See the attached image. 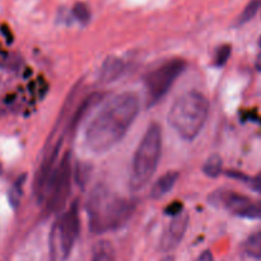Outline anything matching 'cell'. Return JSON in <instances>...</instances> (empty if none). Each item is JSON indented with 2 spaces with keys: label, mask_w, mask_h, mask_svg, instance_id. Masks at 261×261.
Returning <instances> with one entry per match:
<instances>
[{
  "label": "cell",
  "mask_w": 261,
  "mask_h": 261,
  "mask_svg": "<svg viewBox=\"0 0 261 261\" xmlns=\"http://www.w3.org/2000/svg\"><path fill=\"white\" fill-rule=\"evenodd\" d=\"M140 111V99L134 92H122L107 101L86 130L89 150L102 154L114 148L133 125Z\"/></svg>",
  "instance_id": "6da1fadb"
},
{
  "label": "cell",
  "mask_w": 261,
  "mask_h": 261,
  "mask_svg": "<svg viewBox=\"0 0 261 261\" xmlns=\"http://www.w3.org/2000/svg\"><path fill=\"white\" fill-rule=\"evenodd\" d=\"M135 206L137 203L132 199L120 198L105 185H97L86 205L89 229L99 234L121 228L133 216Z\"/></svg>",
  "instance_id": "7a4b0ae2"
},
{
  "label": "cell",
  "mask_w": 261,
  "mask_h": 261,
  "mask_svg": "<svg viewBox=\"0 0 261 261\" xmlns=\"http://www.w3.org/2000/svg\"><path fill=\"white\" fill-rule=\"evenodd\" d=\"M209 101L198 91H189L176 98L168 112V124L185 140H194L205 125Z\"/></svg>",
  "instance_id": "3957f363"
},
{
  "label": "cell",
  "mask_w": 261,
  "mask_h": 261,
  "mask_svg": "<svg viewBox=\"0 0 261 261\" xmlns=\"http://www.w3.org/2000/svg\"><path fill=\"white\" fill-rule=\"evenodd\" d=\"M161 150H162L161 126L157 122H152L140 140L133 158L129 180L130 189L133 191L140 190L152 180L160 162Z\"/></svg>",
  "instance_id": "277c9868"
},
{
  "label": "cell",
  "mask_w": 261,
  "mask_h": 261,
  "mask_svg": "<svg viewBox=\"0 0 261 261\" xmlns=\"http://www.w3.org/2000/svg\"><path fill=\"white\" fill-rule=\"evenodd\" d=\"M81 231L79 223V209L78 201H74L68 212L63 214L58 219L53 227L50 234V255L51 261L61 257V260H66L71 254L74 245Z\"/></svg>",
  "instance_id": "5b68a950"
},
{
  "label": "cell",
  "mask_w": 261,
  "mask_h": 261,
  "mask_svg": "<svg viewBox=\"0 0 261 261\" xmlns=\"http://www.w3.org/2000/svg\"><path fill=\"white\" fill-rule=\"evenodd\" d=\"M185 69L186 61L184 59H171L150 71L145 76L148 106H153L163 98Z\"/></svg>",
  "instance_id": "8992f818"
},
{
  "label": "cell",
  "mask_w": 261,
  "mask_h": 261,
  "mask_svg": "<svg viewBox=\"0 0 261 261\" xmlns=\"http://www.w3.org/2000/svg\"><path fill=\"white\" fill-rule=\"evenodd\" d=\"M71 154L66 152L56 166L47 194V209L51 213L61 211L69 199L71 188Z\"/></svg>",
  "instance_id": "52a82bcc"
},
{
  "label": "cell",
  "mask_w": 261,
  "mask_h": 261,
  "mask_svg": "<svg viewBox=\"0 0 261 261\" xmlns=\"http://www.w3.org/2000/svg\"><path fill=\"white\" fill-rule=\"evenodd\" d=\"M190 217L186 212H182L177 217H173L171 223L166 228L165 233L162 234L160 241V250L162 252H170L175 250L182 241L184 236L188 229Z\"/></svg>",
  "instance_id": "ba28073f"
},
{
  "label": "cell",
  "mask_w": 261,
  "mask_h": 261,
  "mask_svg": "<svg viewBox=\"0 0 261 261\" xmlns=\"http://www.w3.org/2000/svg\"><path fill=\"white\" fill-rule=\"evenodd\" d=\"M125 69L124 61L116 56H109L103 61L99 70V82L101 83H112L120 78Z\"/></svg>",
  "instance_id": "9c48e42d"
},
{
  "label": "cell",
  "mask_w": 261,
  "mask_h": 261,
  "mask_svg": "<svg viewBox=\"0 0 261 261\" xmlns=\"http://www.w3.org/2000/svg\"><path fill=\"white\" fill-rule=\"evenodd\" d=\"M178 177H180V173L176 172V171H168L167 173L161 176V177L155 181L154 185L152 186L150 198L158 200V199H162L163 196L167 195V194L175 188Z\"/></svg>",
  "instance_id": "30bf717a"
},
{
  "label": "cell",
  "mask_w": 261,
  "mask_h": 261,
  "mask_svg": "<svg viewBox=\"0 0 261 261\" xmlns=\"http://www.w3.org/2000/svg\"><path fill=\"white\" fill-rule=\"evenodd\" d=\"M116 254L112 244L107 240L97 242L92 250V261H115Z\"/></svg>",
  "instance_id": "8fae6325"
},
{
  "label": "cell",
  "mask_w": 261,
  "mask_h": 261,
  "mask_svg": "<svg viewBox=\"0 0 261 261\" xmlns=\"http://www.w3.org/2000/svg\"><path fill=\"white\" fill-rule=\"evenodd\" d=\"M245 252L252 259H261V229L252 233L244 245Z\"/></svg>",
  "instance_id": "7c38bea8"
},
{
  "label": "cell",
  "mask_w": 261,
  "mask_h": 261,
  "mask_svg": "<svg viewBox=\"0 0 261 261\" xmlns=\"http://www.w3.org/2000/svg\"><path fill=\"white\" fill-rule=\"evenodd\" d=\"M222 166H223V160L219 154H212L208 160L205 161L203 166V172L208 177L216 178L222 173Z\"/></svg>",
  "instance_id": "4fadbf2b"
},
{
  "label": "cell",
  "mask_w": 261,
  "mask_h": 261,
  "mask_svg": "<svg viewBox=\"0 0 261 261\" xmlns=\"http://www.w3.org/2000/svg\"><path fill=\"white\" fill-rule=\"evenodd\" d=\"M260 9H261V0H250V3L246 5L244 12H242L241 15L239 17L237 23H239V24H244V23L251 20L252 18L257 14V12H259Z\"/></svg>",
  "instance_id": "5bb4252c"
},
{
  "label": "cell",
  "mask_w": 261,
  "mask_h": 261,
  "mask_svg": "<svg viewBox=\"0 0 261 261\" xmlns=\"http://www.w3.org/2000/svg\"><path fill=\"white\" fill-rule=\"evenodd\" d=\"M232 47L228 43H224V45H221L219 47H217L216 53H214L213 56V64L217 68H222V66L226 65V63L228 61L229 56H231Z\"/></svg>",
  "instance_id": "9a60e30c"
},
{
  "label": "cell",
  "mask_w": 261,
  "mask_h": 261,
  "mask_svg": "<svg viewBox=\"0 0 261 261\" xmlns=\"http://www.w3.org/2000/svg\"><path fill=\"white\" fill-rule=\"evenodd\" d=\"M91 171L92 166L87 162H79L76 165V171H75V180L78 182L79 186L84 188L88 182L89 177H91Z\"/></svg>",
  "instance_id": "2e32d148"
},
{
  "label": "cell",
  "mask_w": 261,
  "mask_h": 261,
  "mask_svg": "<svg viewBox=\"0 0 261 261\" xmlns=\"http://www.w3.org/2000/svg\"><path fill=\"white\" fill-rule=\"evenodd\" d=\"M239 217L247 219H261V201H250L249 205L241 212Z\"/></svg>",
  "instance_id": "e0dca14e"
},
{
  "label": "cell",
  "mask_w": 261,
  "mask_h": 261,
  "mask_svg": "<svg viewBox=\"0 0 261 261\" xmlns=\"http://www.w3.org/2000/svg\"><path fill=\"white\" fill-rule=\"evenodd\" d=\"M73 14L81 23H87L91 18V12L84 3H76L73 7Z\"/></svg>",
  "instance_id": "ac0fdd59"
},
{
  "label": "cell",
  "mask_w": 261,
  "mask_h": 261,
  "mask_svg": "<svg viewBox=\"0 0 261 261\" xmlns=\"http://www.w3.org/2000/svg\"><path fill=\"white\" fill-rule=\"evenodd\" d=\"M25 180V175H23L19 180L15 182V185L13 186V189L10 190L9 194V200L12 203L13 206H17L18 203H19V199L20 195H22V185H23V181Z\"/></svg>",
  "instance_id": "d6986e66"
},
{
  "label": "cell",
  "mask_w": 261,
  "mask_h": 261,
  "mask_svg": "<svg viewBox=\"0 0 261 261\" xmlns=\"http://www.w3.org/2000/svg\"><path fill=\"white\" fill-rule=\"evenodd\" d=\"M184 212V205L181 201H173L171 203L167 208L165 209V214L166 216H170V217H177L178 214H181Z\"/></svg>",
  "instance_id": "ffe728a7"
},
{
  "label": "cell",
  "mask_w": 261,
  "mask_h": 261,
  "mask_svg": "<svg viewBox=\"0 0 261 261\" xmlns=\"http://www.w3.org/2000/svg\"><path fill=\"white\" fill-rule=\"evenodd\" d=\"M249 182H250V186H251L252 190L261 194V171L257 173L256 176H255V177L250 178Z\"/></svg>",
  "instance_id": "44dd1931"
},
{
  "label": "cell",
  "mask_w": 261,
  "mask_h": 261,
  "mask_svg": "<svg viewBox=\"0 0 261 261\" xmlns=\"http://www.w3.org/2000/svg\"><path fill=\"white\" fill-rule=\"evenodd\" d=\"M226 175L228 176V177H232V178H237V180H242V181H250V178L247 177V176L245 175L244 172H239V171H228V172H226Z\"/></svg>",
  "instance_id": "7402d4cb"
},
{
  "label": "cell",
  "mask_w": 261,
  "mask_h": 261,
  "mask_svg": "<svg viewBox=\"0 0 261 261\" xmlns=\"http://www.w3.org/2000/svg\"><path fill=\"white\" fill-rule=\"evenodd\" d=\"M195 261H214V256L213 254H212V251L205 250V251H203L198 257H196Z\"/></svg>",
  "instance_id": "603a6c76"
},
{
  "label": "cell",
  "mask_w": 261,
  "mask_h": 261,
  "mask_svg": "<svg viewBox=\"0 0 261 261\" xmlns=\"http://www.w3.org/2000/svg\"><path fill=\"white\" fill-rule=\"evenodd\" d=\"M255 68H256L257 71H260L261 73V53L257 55L256 61H255Z\"/></svg>",
  "instance_id": "cb8c5ba5"
},
{
  "label": "cell",
  "mask_w": 261,
  "mask_h": 261,
  "mask_svg": "<svg viewBox=\"0 0 261 261\" xmlns=\"http://www.w3.org/2000/svg\"><path fill=\"white\" fill-rule=\"evenodd\" d=\"M161 261H176V260H175V257H173V256H171V255H168V256L163 257V259L161 260Z\"/></svg>",
  "instance_id": "d4e9b609"
},
{
  "label": "cell",
  "mask_w": 261,
  "mask_h": 261,
  "mask_svg": "<svg viewBox=\"0 0 261 261\" xmlns=\"http://www.w3.org/2000/svg\"><path fill=\"white\" fill-rule=\"evenodd\" d=\"M2 172H3V167H2V163H0V175H2Z\"/></svg>",
  "instance_id": "484cf974"
},
{
  "label": "cell",
  "mask_w": 261,
  "mask_h": 261,
  "mask_svg": "<svg viewBox=\"0 0 261 261\" xmlns=\"http://www.w3.org/2000/svg\"><path fill=\"white\" fill-rule=\"evenodd\" d=\"M259 46H260V48H261V36H260V38H259Z\"/></svg>",
  "instance_id": "4316f807"
}]
</instances>
